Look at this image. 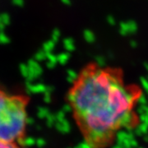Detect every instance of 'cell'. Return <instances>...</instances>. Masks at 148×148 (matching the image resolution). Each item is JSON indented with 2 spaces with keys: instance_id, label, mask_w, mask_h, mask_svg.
<instances>
[{
  "instance_id": "cell-1",
  "label": "cell",
  "mask_w": 148,
  "mask_h": 148,
  "mask_svg": "<svg viewBox=\"0 0 148 148\" xmlns=\"http://www.w3.org/2000/svg\"><path fill=\"white\" fill-rule=\"evenodd\" d=\"M141 87L126 82L123 70L89 63L80 70L67 93L74 123L89 148H109L119 132L139 123Z\"/></svg>"
},
{
  "instance_id": "cell-2",
  "label": "cell",
  "mask_w": 148,
  "mask_h": 148,
  "mask_svg": "<svg viewBox=\"0 0 148 148\" xmlns=\"http://www.w3.org/2000/svg\"><path fill=\"white\" fill-rule=\"evenodd\" d=\"M30 95L0 86V140L21 145L27 136Z\"/></svg>"
},
{
  "instance_id": "cell-3",
  "label": "cell",
  "mask_w": 148,
  "mask_h": 148,
  "mask_svg": "<svg viewBox=\"0 0 148 148\" xmlns=\"http://www.w3.org/2000/svg\"><path fill=\"white\" fill-rule=\"evenodd\" d=\"M0 148H21L20 144L13 143H8L0 140Z\"/></svg>"
}]
</instances>
